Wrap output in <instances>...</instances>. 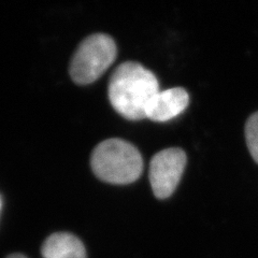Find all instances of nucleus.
I'll return each mask as SVG.
<instances>
[{"instance_id":"obj_1","label":"nucleus","mask_w":258,"mask_h":258,"mask_svg":"<svg viewBox=\"0 0 258 258\" xmlns=\"http://www.w3.org/2000/svg\"><path fill=\"white\" fill-rule=\"evenodd\" d=\"M159 92L156 76L135 61H126L114 70L109 82L112 107L123 117L143 119L150 101Z\"/></svg>"},{"instance_id":"obj_2","label":"nucleus","mask_w":258,"mask_h":258,"mask_svg":"<svg viewBox=\"0 0 258 258\" xmlns=\"http://www.w3.org/2000/svg\"><path fill=\"white\" fill-rule=\"evenodd\" d=\"M91 165L103 182L126 185L137 181L143 171V159L133 144L122 139H108L94 149Z\"/></svg>"},{"instance_id":"obj_3","label":"nucleus","mask_w":258,"mask_h":258,"mask_svg":"<svg viewBox=\"0 0 258 258\" xmlns=\"http://www.w3.org/2000/svg\"><path fill=\"white\" fill-rule=\"evenodd\" d=\"M116 44L107 34L85 38L70 63V76L77 84H91L98 80L116 58Z\"/></svg>"},{"instance_id":"obj_4","label":"nucleus","mask_w":258,"mask_h":258,"mask_svg":"<svg viewBox=\"0 0 258 258\" xmlns=\"http://www.w3.org/2000/svg\"><path fill=\"white\" fill-rule=\"evenodd\" d=\"M186 154L179 148H169L153 156L150 163V183L158 199H167L174 192L186 166Z\"/></svg>"},{"instance_id":"obj_5","label":"nucleus","mask_w":258,"mask_h":258,"mask_svg":"<svg viewBox=\"0 0 258 258\" xmlns=\"http://www.w3.org/2000/svg\"><path fill=\"white\" fill-rule=\"evenodd\" d=\"M188 103V93L182 87L159 91L150 101L145 116L154 122H168L180 115Z\"/></svg>"},{"instance_id":"obj_6","label":"nucleus","mask_w":258,"mask_h":258,"mask_svg":"<svg viewBox=\"0 0 258 258\" xmlns=\"http://www.w3.org/2000/svg\"><path fill=\"white\" fill-rule=\"evenodd\" d=\"M43 258H86V249L78 237L70 232H56L42 245Z\"/></svg>"},{"instance_id":"obj_7","label":"nucleus","mask_w":258,"mask_h":258,"mask_svg":"<svg viewBox=\"0 0 258 258\" xmlns=\"http://www.w3.org/2000/svg\"><path fill=\"white\" fill-rule=\"evenodd\" d=\"M245 140L249 154L258 164V111L248 117L245 124Z\"/></svg>"},{"instance_id":"obj_8","label":"nucleus","mask_w":258,"mask_h":258,"mask_svg":"<svg viewBox=\"0 0 258 258\" xmlns=\"http://www.w3.org/2000/svg\"><path fill=\"white\" fill-rule=\"evenodd\" d=\"M7 258H27L26 256H24V255H22V254H19V253H16V254H11V255H9L8 256Z\"/></svg>"},{"instance_id":"obj_9","label":"nucleus","mask_w":258,"mask_h":258,"mask_svg":"<svg viewBox=\"0 0 258 258\" xmlns=\"http://www.w3.org/2000/svg\"><path fill=\"white\" fill-rule=\"evenodd\" d=\"M0 210H2V198H0Z\"/></svg>"}]
</instances>
